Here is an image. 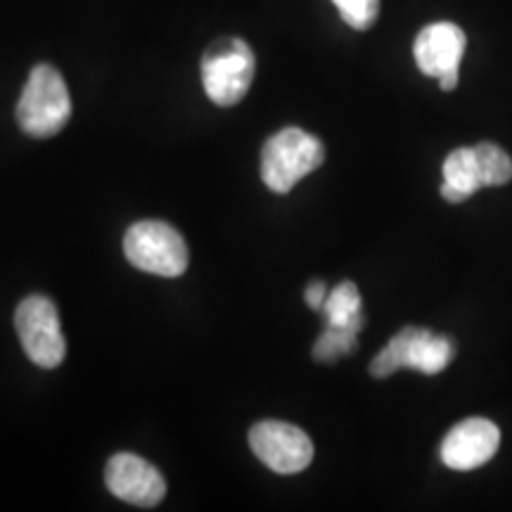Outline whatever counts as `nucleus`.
<instances>
[{"label": "nucleus", "mask_w": 512, "mask_h": 512, "mask_svg": "<svg viewBox=\"0 0 512 512\" xmlns=\"http://www.w3.org/2000/svg\"><path fill=\"white\" fill-rule=\"evenodd\" d=\"M105 482L114 496L138 508H155L166 496L162 472L133 453H117L110 458L105 467Z\"/></svg>", "instance_id": "nucleus-9"}, {"label": "nucleus", "mask_w": 512, "mask_h": 512, "mask_svg": "<svg viewBox=\"0 0 512 512\" xmlns=\"http://www.w3.org/2000/svg\"><path fill=\"white\" fill-rule=\"evenodd\" d=\"M304 297H306V304H309L311 309L323 311L325 299H328V287H325V283H320V280H313V283H309V287H306Z\"/></svg>", "instance_id": "nucleus-16"}, {"label": "nucleus", "mask_w": 512, "mask_h": 512, "mask_svg": "<svg viewBox=\"0 0 512 512\" xmlns=\"http://www.w3.org/2000/svg\"><path fill=\"white\" fill-rule=\"evenodd\" d=\"M15 328L22 342L24 354L38 368H57L67 354V342H64L60 313L57 306L48 297L31 294L17 306Z\"/></svg>", "instance_id": "nucleus-6"}, {"label": "nucleus", "mask_w": 512, "mask_h": 512, "mask_svg": "<svg viewBox=\"0 0 512 512\" xmlns=\"http://www.w3.org/2000/svg\"><path fill=\"white\" fill-rule=\"evenodd\" d=\"M356 337L358 330L354 328H335V325H328L323 335L318 337V342L313 344V358L320 363H335L356 349Z\"/></svg>", "instance_id": "nucleus-14"}, {"label": "nucleus", "mask_w": 512, "mask_h": 512, "mask_svg": "<svg viewBox=\"0 0 512 512\" xmlns=\"http://www.w3.org/2000/svg\"><path fill=\"white\" fill-rule=\"evenodd\" d=\"M444 183L463 192L465 197L475 195L479 188H484L482 178H479L475 150L472 147H458L444 162Z\"/></svg>", "instance_id": "nucleus-12"}, {"label": "nucleus", "mask_w": 512, "mask_h": 512, "mask_svg": "<svg viewBox=\"0 0 512 512\" xmlns=\"http://www.w3.org/2000/svg\"><path fill=\"white\" fill-rule=\"evenodd\" d=\"M323 313L328 325L335 328H354L361 332L363 313H361V292L354 283L344 280L335 290L328 292V299L323 304Z\"/></svg>", "instance_id": "nucleus-11"}, {"label": "nucleus", "mask_w": 512, "mask_h": 512, "mask_svg": "<svg viewBox=\"0 0 512 512\" xmlns=\"http://www.w3.org/2000/svg\"><path fill=\"white\" fill-rule=\"evenodd\" d=\"M200 72L204 93L214 105H238L254 81L256 57L242 38H223L204 53Z\"/></svg>", "instance_id": "nucleus-3"}, {"label": "nucleus", "mask_w": 512, "mask_h": 512, "mask_svg": "<svg viewBox=\"0 0 512 512\" xmlns=\"http://www.w3.org/2000/svg\"><path fill=\"white\" fill-rule=\"evenodd\" d=\"M249 446L254 456L278 475H297L313 460V444L309 434L290 422L266 420L252 427Z\"/></svg>", "instance_id": "nucleus-7"}, {"label": "nucleus", "mask_w": 512, "mask_h": 512, "mask_svg": "<svg viewBox=\"0 0 512 512\" xmlns=\"http://www.w3.org/2000/svg\"><path fill=\"white\" fill-rule=\"evenodd\" d=\"M467 38L458 24L437 22L425 27L415 38V64L425 76H437L441 91H456L458 67L465 55Z\"/></svg>", "instance_id": "nucleus-8"}, {"label": "nucleus", "mask_w": 512, "mask_h": 512, "mask_svg": "<svg viewBox=\"0 0 512 512\" xmlns=\"http://www.w3.org/2000/svg\"><path fill=\"white\" fill-rule=\"evenodd\" d=\"M456 358V344L444 335L422 328H403L370 363V375L377 380L394 375L401 368L437 375Z\"/></svg>", "instance_id": "nucleus-4"}, {"label": "nucleus", "mask_w": 512, "mask_h": 512, "mask_svg": "<svg viewBox=\"0 0 512 512\" xmlns=\"http://www.w3.org/2000/svg\"><path fill=\"white\" fill-rule=\"evenodd\" d=\"M501 432L491 420L470 418L458 422L441 441V460L451 470H477L496 456Z\"/></svg>", "instance_id": "nucleus-10"}, {"label": "nucleus", "mask_w": 512, "mask_h": 512, "mask_svg": "<svg viewBox=\"0 0 512 512\" xmlns=\"http://www.w3.org/2000/svg\"><path fill=\"white\" fill-rule=\"evenodd\" d=\"M332 3L337 5L344 22L356 31L370 29L380 15V0H332Z\"/></svg>", "instance_id": "nucleus-15"}, {"label": "nucleus", "mask_w": 512, "mask_h": 512, "mask_svg": "<svg viewBox=\"0 0 512 512\" xmlns=\"http://www.w3.org/2000/svg\"><path fill=\"white\" fill-rule=\"evenodd\" d=\"M72 117V98L62 74L50 64L31 69L17 105L19 128L31 138H53Z\"/></svg>", "instance_id": "nucleus-1"}, {"label": "nucleus", "mask_w": 512, "mask_h": 512, "mask_svg": "<svg viewBox=\"0 0 512 512\" xmlns=\"http://www.w3.org/2000/svg\"><path fill=\"white\" fill-rule=\"evenodd\" d=\"M325 159V147L302 128H283L268 138L261 152V178L273 192H290Z\"/></svg>", "instance_id": "nucleus-2"}, {"label": "nucleus", "mask_w": 512, "mask_h": 512, "mask_svg": "<svg viewBox=\"0 0 512 512\" xmlns=\"http://www.w3.org/2000/svg\"><path fill=\"white\" fill-rule=\"evenodd\" d=\"M472 150H475L482 185H505L512 181V159L503 147L496 143H479Z\"/></svg>", "instance_id": "nucleus-13"}, {"label": "nucleus", "mask_w": 512, "mask_h": 512, "mask_svg": "<svg viewBox=\"0 0 512 512\" xmlns=\"http://www.w3.org/2000/svg\"><path fill=\"white\" fill-rule=\"evenodd\" d=\"M124 254L140 271L178 278L188 268V245L176 228L164 221H138L126 230Z\"/></svg>", "instance_id": "nucleus-5"}]
</instances>
